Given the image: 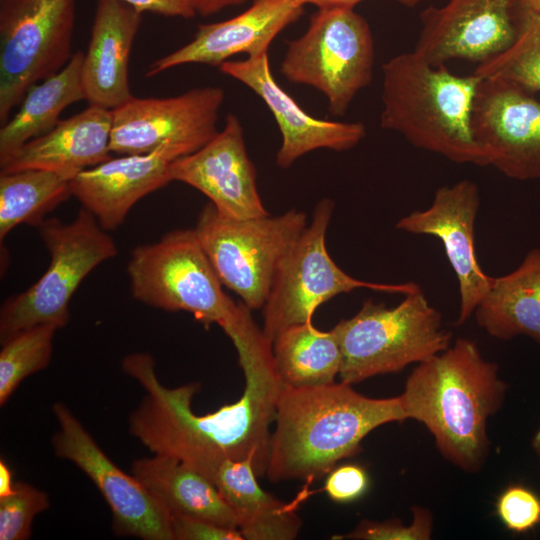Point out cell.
Returning a JSON list of instances; mask_svg holds the SVG:
<instances>
[{
	"instance_id": "2e32d148",
	"label": "cell",
	"mask_w": 540,
	"mask_h": 540,
	"mask_svg": "<svg viewBox=\"0 0 540 540\" xmlns=\"http://www.w3.org/2000/svg\"><path fill=\"white\" fill-rule=\"evenodd\" d=\"M517 0H449L420 14L414 52L432 66L454 59L478 64L505 50L515 37Z\"/></svg>"
},
{
	"instance_id": "4316f807",
	"label": "cell",
	"mask_w": 540,
	"mask_h": 540,
	"mask_svg": "<svg viewBox=\"0 0 540 540\" xmlns=\"http://www.w3.org/2000/svg\"><path fill=\"white\" fill-rule=\"evenodd\" d=\"M272 354L281 382L294 388L332 384L342 364L332 329L318 330L311 321L281 331L272 342Z\"/></svg>"
},
{
	"instance_id": "6da1fadb",
	"label": "cell",
	"mask_w": 540,
	"mask_h": 540,
	"mask_svg": "<svg viewBox=\"0 0 540 540\" xmlns=\"http://www.w3.org/2000/svg\"><path fill=\"white\" fill-rule=\"evenodd\" d=\"M223 331L244 373L241 397L213 413L197 415L191 402L199 383L168 388L159 381L149 353H130L123 358L122 369L145 395L129 417V432L152 453L177 458L209 480L227 458L250 459L257 476H262L268 465L269 427L283 383L275 370L272 343L243 302Z\"/></svg>"
},
{
	"instance_id": "4dcf8cb0",
	"label": "cell",
	"mask_w": 540,
	"mask_h": 540,
	"mask_svg": "<svg viewBox=\"0 0 540 540\" xmlns=\"http://www.w3.org/2000/svg\"><path fill=\"white\" fill-rule=\"evenodd\" d=\"M49 506L45 491L16 481L14 490L0 497V540L29 539L34 518Z\"/></svg>"
},
{
	"instance_id": "7c38bea8",
	"label": "cell",
	"mask_w": 540,
	"mask_h": 540,
	"mask_svg": "<svg viewBox=\"0 0 540 540\" xmlns=\"http://www.w3.org/2000/svg\"><path fill=\"white\" fill-rule=\"evenodd\" d=\"M52 411L57 421L52 437L55 455L77 466L100 491L112 512L114 534L174 540L169 512L104 453L67 405L55 402Z\"/></svg>"
},
{
	"instance_id": "8fae6325",
	"label": "cell",
	"mask_w": 540,
	"mask_h": 540,
	"mask_svg": "<svg viewBox=\"0 0 540 540\" xmlns=\"http://www.w3.org/2000/svg\"><path fill=\"white\" fill-rule=\"evenodd\" d=\"M75 0H0V123L73 56Z\"/></svg>"
},
{
	"instance_id": "8d00e7d4",
	"label": "cell",
	"mask_w": 540,
	"mask_h": 540,
	"mask_svg": "<svg viewBox=\"0 0 540 540\" xmlns=\"http://www.w3.org/2000/svg\"><path fill=\"white\" fill-rule=\"evenodd\" d=\"M247 0H197V14L207 17L222 11L228 7L239 6Z\"/></svg>"
},
{
	"instance_id": "cb8c5ba5",
	"label": "cell",
	"mask_w": 540,
	"mask_h": 540,
	"mask_svg": "<svg viewBox=\"0 0 540 540\" xmlns=\"http://www.w3.org/2000/svg\"><path fill=\"white\" fill-rule=\"evenodd\" d=\"M250 459L223 460L210 477L246 540H292L302 527L293 507L263 490Z\"/></svg>"
},
{
	"instance_id": "9a60e30c",
	"label": "cell",
	"mask_w": 540,
	"mask_h": 540,
	"mask_svg": "<svg viewBox=\"0 0 540 540\" xmlns=\"http://www.w3.org/2000/svg\"><path fill=\"white\" fill-rule=\"evenodd\" d=\"M480 208L477 184L460 180L435 191L429 207L401 217L396 228L411 234L432 235L443 244L456 275L460 307L456 325L464 324L486 296L493 282L475 252V221Z\"/></svg>"
},
{
	"instance_id": "44dd1931",
	"label": "cell",
	"mask_w": 540,
	"mask_h": 540,
	"mask_svg": "<svg viewBox=\"0 0 540 540\" xmlns=\"http://www.w3.org/2000/svg\"><path fill=\"white\" fill-rule=\"evenodd\" d=\"M141 22L142 13L127 3L97 0L81 74L89 105L114 110L133 97L128 63Z\"/></svg>"
},
{
	"instance_id": "603a6c76",
	"label": "cell",
	"mask_w": 540,
	"mask_h": 540,
	"mask_svg": "<svg viewBox=\"0 0 540 540\" xmlns=\"http://www.w3.org/2000/svg\"><path fill=\"white\" fill-rule=\"evenodd\" d=\"M131 474L169 512L238 529L237 518L216 486L177 458L154 454L135 460Z\"/></svg>"
},
{
	"instance_id": "277c9868",
	"label": "cell",
	"mask_w": 540,
	"mask_h": 540,
	"mask_svg": "<svg viewBox=\"0 0 540 540\" xmlns=\"http://www.w3.org/2000/svg\"><path fill=\"white\" fill-rule=\"evenodd\" d=\"M480 81L432 66L414 51L398 54L382 66L380 126L452 162L488 166L471 127Z\"/></svg>"
},
{
	"instance_id": "ab89813d",
	"label": "cell",
	"mask_w": 540,
	"mask_h": 540,
	"mask_svg": "<svg viewBox=\"0 0 540 540\" xmlns=\"http://www.w3.org/2000/svg\"><path fill=\"white\" fill-rule=\"evenodd\" d=\"M531 445L536 456L540 460V429L534 434Z\"/></svg>"
},
{
	"instance_id": "ac0fdd59",
	"label": "cell",
	"mask_w": 540,
	"mask_h": 540,
	"mask_svg": "<svg viewBox=\"0 0 540 540\" xmlns=\"http://www.w3.org/2000/svg\"><path fill=\"white\" fill-rule=\"evenodd\" d=\"M219 69L251 89L271 111L282 137L276 154L280 168H289L317 149L350 150L366 135L361 122L324 120L307 113L274 79L268 54L228 60Z\"/></svg>"
},
{
	"instance_id": "3957f363",
	"label": "cell",
	"mask_w": 540,
	"mask_h": 540,
	"mask_svg": "<svg viewBox=\"0 0 540 540\" xmlns=\"http://www.w3.org/2000/svg\"><path fill=\"white\" fill-rule=\"evenodd\" d=\"M404 420L398 396L366 397L344 382L307 388L283 385L265 475L272 482L320 478L358 453L371 431Z\"/></svg>"
},
{
	"instance_id": "5b68a950",
	"label": "cell",
	"mask_w": 540,
	"mask_h": 540,
	"mask_svg": "<svg viewBox=\"0 0 540 540\" xmlns=\"http://www.w3.org/2000/svg\"><path fill=\"white\" fill-rule=\"evenodd\" d=\"M404 296L392 308L367 299L353 317L332 328L342 352L341 382L398 372L450 346L451 333L421 287Z\"/></svg>"
},
{
	"instance_id": "f35d334b",
	"label": "cell",
	"mask_w": 540,
	"mask_h": 540,
	"mask_svg": "<svg viewBox=\"0 0 540 540\" xmlns=\"http://www.w3.org/2000/svg\"><path fill=\"white\" fill-rule=\"evenodd\" d=\"M13 472L7 462L0 460V497L10 494L14 490Z\"/></svg>"
},
{
	"instance_id": "1f68e13d",
	"label": "cell",
	"mask_w": 540,
	"mask_h": 540,
	"mask_svg": "<svg viewBox=\"0 0 540 540\" xmlns=\"http://www.w3.org/2000/svg\"><path fill=\"white\" fill-rule=\"evenodd\" d=\"M495 507L502 524L514 533H527L540 524V496L522 484L506 487Z\"/></svg>"
},
{
	"instance_id": "52a82bcc",
	"label": "cell",
	"mask_w": 540,
	"mask_h": 540,
	"mask_svg": "<svg viewBox=\"0 0 540 540\" xmlns=\"http://www.w3.org/2000/svg\"><path fill=\"white\" fill-rule=\"evenodd\" d=\"M374 60L370 26L354 7H317L306 31L287 42L280 72L289 82L318 90L329 112L340 116L370 84Z\"/></svg>"
},
{
	"instance_id": "e575fe53",
	"label": "cell",
	"mask_w": 540,
	"mask_h": 540,
	"mask_svg": "<svg viewBox=\"0 0 540 540\" xmlns=\"http://www.w3.org/2000/svg\"><path fill=\"white\" fill-rule=\"evenodd\" d=\"M174 540H243L239 529L228 528L211 521L171 514Z\"/></svg>"
},
{
	"instance_id": "d590c367",
	"label": "cell",
	"mask_w": 540,
	"mask_h": 540,
	"mask_svg": "<svg viewBox=\"0 0 540 540\" xmlns=\"http://www.w3.org/2000/svg\"><path fill=\"white\" fill-rule=\"evenodd\" d=\"M140 13L191 19L197 15V0H121Z\"/></svg>"
},
{
	"instance_id": "f1b7e54d",
	"label": "cell",
	"mask_w": 540,
	"mask_h": 540,
	"mask_svg": "<svg viewBox=\"0 0 540 540\" xmlns=\"http://www.w3.org/2000/svg\"><path fill=\"white\" fill-rule=\"evenodd\" d=\"M515 37L502 52L478 64L481 79H500L533 94L540 92V14L516 1Z\"/></svg>"
},
{
	"instance_id": "d6986e66",
	"label": "cell",
	"mask_w": 540,
	"mask_h": 540,
	"mask_svg": "<svg viewBox=\"0 0 540 540\" xmlns=\"http://www.w3.org/2000/svg\"><path fill=\"white\" fill-rule=\"evenodd\" d=\"M295 0H252L242 13L224 21L200 24L191 41L154 60L145 76L185 64L220 67L234 55L247 57L268 54L273 40L304 13Z\"/></svg>"
},
{
	"instance_id": "d4e9b609",
	"label": "cell",
	"mask_w": 540,
	"mask_h": 540,
	"mask_svg": "<svg viewBox=\"0 0 540 540\" xmlns=\"http://www.w3.org/2000/svg\"><path fill=\"white\" fill-rule=\"evenodd\" d=\"M474 316L492 337L523 335L540 344V248L530 250L513 271L493 278Z\"/></svg>"
},
{
	"instance_id": "7402d4cb",
	"label": "cell",
	"mask_w": 540,
	"mask_h": 540,
	"mask_svg": "<svg viewBox=\"0 0 540 540\" xmlns=\"http://www.w3.org/2000/svg\"><path fill=\"white\" fill-rule=\"evenodd\" d=\"M112 111L89 105L0 161L1 173L49 170L70 179L110 159Z\"/></svg>"
},
{
	"instance_id": "9c48e42d",
	"label": "cell",
	"mask_w": 540,
	"mask_h": 540,
	"mask_svg": "<svg viewBox=\"0 0 540 540\" xmlns=\"http://www.w3.org/2000/svg\"><path fill=\"white\" fill-rule=\"evenodd\" d=\"M306 227L305 213L295 209L235 219L209 202L194 230L221 283L255 310L263 308L282 259Z\"/></svg>"
},
{
	"instance_id": "ba28073f",
	"label": "cell",
	"mask_w": 540,
	"mask_h": 540,
	"mask_svg": "<svg viewBox=\"0 0 540 540\" xmlns=\"http://www.w3.org/2000/svg\"><path fill=\"white\" fill-rule=\"evenodd\" d=\"M127 273L136 300L169 312H189L206 326L223 328L238 310L239 303L223 292L194 229L173 230L135 247Z\"/></svg>"
},
{
	"instance_id": "ffe728a7",
	"label": "cell",
	"mask_w": 540,
	"mask_h": 540,
	"mask_svg": "<svg viewBox=\"0 0 540 540\" xmlns=\"http://www.w3.org/2000/svg\"><path fill=\"white\" fill-rule=\"evenodd\" d=\"M186 155L179 146L165 143L149 153L111 157L72 178V196L104 230H114L140 199L173 181L171 163Z\"/></svg>"
},
{
	"instance_id": "83f0119b",
	"label": "cell",
	"mask_w": 540,
	"mask_h": 540,
	"mask_svg": "<svg viewBox=\"0 0 540 540\" xmlns=\"http://www.w3.org/2000/svg\"><path fill=\"white\" fill-rule=\"evenodd\" d=\"M71 179L43 169L0 173V240L15 227H38L46 214L72 196Z\"/></svg>"
},
{
	"instance_id": "5bb4252c",
	"label": "cell",
	"mask_w": 540,
	"mask_h": 540,
	"mask_svg": "<svg viewBox=\"0 0 540 540\" xmlns=\"http://www.w3.org/2000/svg\"><path fill=\"white\" fill-rule=\"evenodd\" d=\"M471 127L492 166L508 178H540V101L500 79H481Z\"/></svg>"
},
{
	"instance_id": "7a4b0ae2",
	"label": "cell",
	"mask_w": 540,
	"mask_h": 540,
	"mask_svg": "<svg viewBox=\"0 0 540 540\" xmlns=\"http://www.w3.org/2000/svg\"><path fill=\"white\" fill-rule=\"evenodd\" d=\"M506 390L498 366L474 341L459 338L418 363L398 397L405 418L429 430L441 455L474 473L488 457V419L501 408Z\"/></svg>"
},
{
	"instance_id": "e0dca14e",
	"label": "cell",
	"mask_w": 540,
	"mask_h": 540,
	"mask_svg": "<svg viewBox=\"0 0 540 540\" xmlns=\"http://www.w3.org/2000/svg\"><path fill=\"white\" fill-rule=\"evenodd\" d=\"M173 181L207 196L221 214L235 219L269 215L256 184V169L247 153L243 128L229 113L221 131L206 145L171 163Z\"/></svg>"
},
{
	"instance_id": "f546056e",
	"label": "cell",
	"mask_w": 540,
	"mask_h": 540,
	"mask_svg": "<svg viewBox=\"0 0 540 540\" xmlns=\"http://www.w3.org/2000/svg\"><path fill=\"white\" fill-rule=\"evenodd\" d=\"M58 328L40 324L22 329L1 342L0 405L3 406L28 376L44 370L53 353Z\"/></svg>"
},
{
	"instance_id": "74e56055",
	"label": "cell",
	"mask_w": 540,
	"mask_h": 540,
	"mask_svg": "<svg viewBox=\"0 0 540 540\" xmlns=\"http://www.w3.org/2000/svg\"><path fill=\"white\" fill-rule=\"evenodd\" d=\"M295 1L303 6L310 4L316 7H325V6L355 7L358 3L364 0H295ZM393 1L400 3L406 7H415L425 0H393Z\"/></svg>"
},
{
	"instance_id": "836d02e7",
	"label": "cell",
	"mask_w": 540,
	"mask_h": 540,
	"mask_svg": "<svg viewBox=\"0 0 540 540\" xmlns=\"http://www.w3.org/2000/svg\"><path fill=\"white\" fill-rule=\"evenodd\" d=\"M369 486L366 470L357 464L335 466L326 477L324 489L336 503H350L365 494Z\"/></svg>"
},
{
	"instance_id": "d6a6232c",
	"label": "cell",
	"mask_w": 540,
	"mask_h": 540,
	"mask_svg": "<svg viewBox=\"0 0 540 540\" xmlns=\"http://www.w3.org/2000/svg\"><path fill=\"white\" fill-rule=\"evenodd\" d=\"M413 519L405 526L400 520L382 522L362 520L350 533L340 537L358 540H428L432 535L431 512L422 507L412 508Z\"/></svg>"
},
{
	"instance_id": "4fadbf2b",
	"label": "cell",
	"mask_w": 540,
	"mask_h": 540,
	"mask_svg": "<svg viewBox=\"0 0 540 540\" xmlns=\"http://www.w3.org/2000/svg\"><path fill=\"white\" fill-rule=\"evenodd\" d=\"M224 99V90L217 86L166 98L133 96L111 110V152L144 154L171 143L187 155L194 153L219 132L217 121Z\"/></svg>"
},
{
	"instance_id": "30bf717a",
	"label": "cell",
	"mask_w": 540,
	"mask_h": 540,
	"mask_svg": "<svg viewBox=\"0 0 540 540\" xmlns=\"http://www.w3.org/2000/svg\"><path fill=\"white\" fill-rule=\"evenodd\" d=\"M334 210L331 199L316 205L313 217L282 259L263 306L265 337L272 343L284 329L309 322L315 310L331 298L355 289L406 295L420 288L414 282L387 284L356 279L330 257L326 232Z\"/></svg>"
},
{
	"instance_id": "484cf974",
	"label": "cell",
	"mask_w": 540,
	"mask_h": 540,
	"mask_svg": "<svg viewBox=\"0 0 540 540\" xmlns=\"http://www.w3.org/2000/svg\"><path fill=\"white\" fill-rule=\"evenodd\" d=\"M84 52H74L68 64L53 76L33 85L14 116L0 129V161L23 144L53 129L62 112L85 100L82 85Z\"/></svg>"
},
{
	"instance_id": "8992f818",
	"label": "cell",
	"mask_w": 540,
	"mask_h": 540,
	"mask_svg": "<svg viewBox=\"0 0 540 540\" xmlns=\"http://www.w3.org/2000/svg\"><path fill=\"white\" fill-rule=\"evenodd\" d=\"M37 228L50 263L33 285L3 303L1 342L35 325L65 327L70 320L69 304L79 285L98 265L118 253L112 237L83 207L69 223L48 218Z\"/></svg>"
}]
</instances>
